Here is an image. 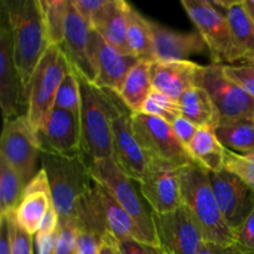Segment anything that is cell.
<instances>
[{
    "label": "cell",
    "instance_id": "7402d4cb",
    "mask_svg": "<svg viewBox=\"0 0 254 254\" xmlns=\"http://www.w3.org/2000/svg\"><path fill=\"white\" fill-rule=\"evenodd\" d=\"M216 7H220L221 11L226 15L232 30L235 44L240 51L242 62L254 64V20L248 12L245 5V0L235 1H223L216 0L212 1Z\"/></svg>",
    "mask_w": 254,
    "mask_h": 254
},
{
    "label": "cell",
    "instance_id": "d590c367",
    "mask_svg": "<svg viewBox=\"0 0 254 254\" xmlns=\"http://www.w3.org/2000/svg\"><path fill=\"white\" fill-rule=\"evenodd\" d=\"M6 215L9 217L10 233H11V253L34 254L35 238L17 225L16 218H15V211L6 213Z\"/></svg>",
    "mask_w": 254,
    "mask_h": 254
},
{
    "label": "cell",
    "instance_id": "4fadbf2b",
    "mask_svg": "<svg viewBox=\"0 0 254 254\" xmlns=\"http://www.w3.org/2000/svg\"><path fill=\"white\" fill-rule=\"evenodd\" d=\"M180 170L181 168L170 163L150 159L139 188L151 212L168 213L181 207Z\"/></svg>",
    "mask_w": 254,
    "mask_h": 254
},
{
    "label": "cell",
    "instance_id": "5bb4252c",
    "mask_svg": "<svg viewBox=\"0 0 254 254\" xmlns=\"http://www.w3.org/2000/svg\"><path fill=\"white\" fill-rule=\"evenodd\" d=\"M113 150L112 160L131 180L139 183L148 171L150 159L134 134L131 112L124 104L113 118Z\"/></svg>",
    "mask_w": 254,
    "mask_h": 254
},
{
    "label": "cell",
    "instance_id": "d6a6232c",
    "mask_svg": "<svg viewBox=\"0 0 254 254\" xmlns=\"http://www.w3.org/2000/svg\"><path fill=\"white\" fill-rule=\"evenodd\" d=\"M225 169L242 179L254 190V153L237 154L226 149Z\"/></svg>",
    "mask_w": 254,
    "mask_h": 254
},
{
    "label": "cell",
    "instance_id": "603a6c76",
    "mask_svg": "<svg viewBox=\"0 0 254 254\" xmlns=\"http://www.w3.org/2000/svg\"><path fill=\"white\" fill-rule=\"evenodd\" d=\"M128 6L129 2L124 0H108L106 9L92 30L98 32L114 49L126 55H131L127 44Z\"/></svg>",
    "mask_w": 254,
    "mask_h": 254
},
{
    "label": "cell",
    "instance_id": "8d00e7d4",
    "mask_svg": "<svg viewBox=\"0 0 254 254\" xmlns=\"http://www.w3.org/2000/svg\"><path fill=\"white\" fill-rule=\"evenodd\" d=\"M72 4L92 29L106 9L108 0H72Z\"/></svg>",
    "mask_w": 254,
    "mask_h": 254
},
{
    "label": "cell",
    "instance_id": "44dd1931",
    "mask_svg": "<svg viewBox=\"0 0 254 254\" xmlns=\"http://www.w3.org/2000/svg\"><path fill=\"white\" fill-rule=\"evenodd\" d=\"M54 206L51 189L44 169L26 185L21 200L15 210L16 222L30 235H36L47 211Z\"/></svg>",
    "mask_w": 254,
    "mask_h": 254
},
{
    "label": "cell",
    "instance_id": "ba28073f",
    "mask_svg": "<svg viewBox=\"0 0 254 254\" xmlns=\"http://www.w3.org/2000/svg\"><path fill=\"white\" fill-rule=\"evenodd\" d=\"M131 126L149 159L170 163L178 168L192 164L186 146L178 139L170 123L145 113H131Z\"/></svg>",
    "mask_w": 254,
    "mask_h": 254
},
{
    "label": "cell",
    "instance_id": "ee69618b",
    "mask_svg": "<svg viewBox=\"0 0 254 254\" xmlns=\"http://www.w3.org/2000/svg\"><path fill=\"white\" fill-rule=\"evenodd\" d=\"M0 254H12L11 233L7 215H0Z\"/></svg>",
    "mask_w": 254,
    "mask_h": 254
},
{
    "label": "cell",
    "instance_id": "8fae6325",
    "mask_svg": "<svg viewBox=\"0 0 254 254\" xmlns=\"http://www.w3.org/2000/svg\"><path fill=\"white\" fill-rule=\"evenodd\" d=\"M158 246L165 254H197L205 242L188 211L181 206L168 213L151 212Z\"/></svg>",
    "mask_w": 254,
    "mask_h": 254
},
{
    "label": "cell",
    "instance_id": "4316f807",
    "mask_svg": "<svg viewBox=\"0 0 254 254\" xmlns=\"http://www.w3.org/2000/svg\"><path fill=\"white\" fill-rule=\"evenodd\" d=\"M127 44L133 56L140 60L154 61L153 31H151L150 20L144 17L130 4L128 6Z\"/></svg>",
    "mask_w": 254,
    "mask_h": 254
},
{
    "label": "cell",
    "instance_id": "9c48e42d",
    "mask_svg": "<svg viewBox=\"0 0 254 254\" xmlns=\"http://www.w3.org/2000/svg\"><path fill=\"white\" fill-rule=\"evenodd\" d=\"M40 153V140L26 116L4 122L0 139V158L21 176L25 185L37 174L36 165Z\"/></svg>",
    "mask_w": 254,
    "mask_h": 254
},
{
    "label": "cell",
    "instance_id": "e0dca14e",
    "mask_svg": "<svg viewBox=\"0 0 254 254\" xmlns=\"http://www.w3.org/2000/svg\"><path fill=\"white\" fill-rule=\"evenodd\" d=\"M91 54L96 68V86L118 93L127 74L140 59L126 55L109 45L98 32L92 30Z\"/></svg>",
    "mask_w": 254,
    "mask_h": 254
},
{
    "label": "cell",
    "instance_id": "7a4b0ae2",
    "mask_svg": "<svg viewBox=\"0 0 254 254\" xmlns=\"http://www.w3.org/2000/svg\"><path fill=\"white\" fill-rule=\"evenodd\" d=\"M1 10L11 31L15 64L26 97L32 73L50 47L40 0H4Z\"/></svg>",
    "mask_w": 254,
    "mask_h": 254
},
{
    "label": "cell",
    "instance_id": "836d02e7",
    "mask_svg": "<svg viewBox=\"0 0 254 254\" xmlns=\"http://www.w3.org/2000/svg\"><path fill=\"white\" fill-rule=\"evenodd\" d=\"M79 226L76 218H59L56 232V254H73Z\"/></svg>",
    "mask_w": 254,
    "mask_h": 254
},
{
    "label": "cell",
    "instance_id": "f35d334b",
    "mask_svg": "<svg viewBox=\"0 0 254 254\" xmlns=\"http://www.w3.org/2000/svg\"><path fill=\"white\" fill-rule=\"evenodd\" d=\"M102 241L103 236H99L84 228H79L73 254H98Z\"/></svg>",
    "mask_w": 254,
    "mask_h": 254
},
{
    "label": "cell",
    "instance_id": "f546056e",
    "mask_svg": "<svg viewBox=\"0 0 254 254\" xmlns=\"http://www.w3.org/2000/svg\"><path fill=\"white\" fill-rule=\"evenodd\" d=\"M25 188L21 176L0 158V215L16 210Z\"/></svg>",
    "mask_w": 254,
    "mask_h": 254
},
{
    "label": "cell",
    "instance_id": "6da1fadb",
    "mask_svg": "<svg viewBox=\"0 0 254 254\" xmlns=\"http://www.w3.org/2000/svg\"><path fill=\"white\" fill-rule=\"evenodd\" d=\"M79 79L82 153L88 163L113 159V118L123 104L114 92Z\"/></svg>",
    "mask_w": 254,
    "mask_h": 254
},
{
    "label": "cell",
    "instance_id": "7bdbcfd3",
    "mask_svg": "<svg viewBox=\"0 0 254 254\" xmlns=\"http://www.w3.org/2000/svg\"><path fill=\"white\" fill-rule=\"evenodd\" d=\"M197 254H251L238 248L237 246H221L211 242H203Z\"/></svg>",
    "mask_w": 254,
    "mask_h": 254
},
{
    "label": "cell",
    "instance_id": "7c38bea8",
    "mask_svg": "<svg viewBox=\"0 0 254 254\" xmlns=\"http://www.w3.org/2000/svg\"><path fill=\"white\" fill-rule=\"evenodd\" d=\"M225 222L235 232L254 210V190L231 171L208 173Z\"/></svg>",
    "mask_w": 254,
    "mask_h": 254
},
{
    "label": "cell",
    "instance_id": "52a82bcc",
    "mask_svg": "<svg viewBox=\"0 0 254 254\" xmlns=\"http://www.w3.org/2000/svg\"><path fill=\"white\" fill-rule=\"evenodd\" d=\"M89 169L93 180L104 186L113 195L117 202L135 221L146 243L158 246L151 212H148L139 198V195L131 184V179L126 175L112 159L92 161L89 163Z\"/></svg>",
    "mask_w": 254,
    "mask_h": 254
},
{
    "label": "cell",
    "instance_id": "2e32d148",
    "mask_svg": "<svg viewBox=\"0 0 254 254\" xmlns=\"http://www.w3.org/2000/svg\"><path fill=\"white\" fill-rule=\"evenodd\" d=\"M91 34V26L79 15L74 5L72 4V0H69L64 27V40L61 47L72 71L78 77L94 84L97 73L92 61Z\"/></svg>",
    "mask_w": 254,
    "mask_h": 254
},
{
    "label": "cell",
    "instance_id": "ac0fdd59",
    "mask_svg": "<svg viewBox=\"0 0 254 254\" xmlns=\"http://www.w3.org/2000/svg\"><path fill=\"white\" fill-rule=\"evenodd\" d=\"M41 151L73 156L82 153L79 121L71 113L54 108L37 131Z\"/></svg>",
    "mask_w": 254,
    "mask_h": 254
},
{
    "label": "cell",
    "instance_id": "74e56055",
    "mask_svg": "<svg viewBox=\"0 0 254 254\" xmlns=\"http://www.w3.org/2000/svg\"><path fill=\"white\" fill-rule=\"evenodd\" d=\"M235 245L245 252L254 254V210L235 231Z\"/></svg>",
    "mask_w": 254,
    "mask_h": 254
},
{
    "label": "cell",
    "instance_id": "30bf717a",
    "mask_svg": "<svg viewBox=\"0 0 254 254\" xmlns=\"http://www.w3.org/2000/svg\"><path fill=\"white\" fill-rule=\"evenodd\" d=\"M200 87L212 99L221 122L254 119V97L225 76L221 64L203 66Z\"/></svg>",
    "mask_w": 254,
    "mask_h": 254
},
{
    "label": "cell",
    "instance_id": "8992f818",
    "mask_svg": "<svg viewBox=\"0 0 254 254\" xmlns=\"http://www.w3.org/2000/svg\"><path fill=\"white\" fill-rule=\"evenodd\" d=\"M181 5L205 41L213 64L242 62L227 17L212 1L183 0Z\"/></svg>",
    "mask_w": 254,
    "mask_h": 254
},
{
    "label": "cell",
    "instance_id": "f6af8a7d",
    "mask_svg": "<svg viewBox=\"0 0 254 254\" xmlns=\"http://www.w3.org/2000/svg\"><path fill=\"white\" fill-rule=\"evenodd\" d=\"M98 254H122L118 247V241L109 233L103 236L101 248H99Z\"/></svg>",
    "mask_w": 254,
    "mask_h": 254
},
{
    "label": "cell",
    "instance_id": "d4e9b609",
    "mask_svg": "<svg viewBox=\"0 0 254 254\" xmlns=\"http://www.w3.org/2000/svg\"><path fill=\"white\" fill-rule=\"evenodd\" d=\"M196 165L207 173H218L225 169L226 148L215 134V128L200 127L188 148Z\"/></svg>",
    "mask_w": 254,
    "mask_h": 254
},
{
    "label": "cell",
    "instance_id": "ab89813d",
    "mask_svg": "<svg viewBox=\"0 0 254 254\" xmlns=\"http://www.w3.org/2000/svg\"><path fill=\"white\" fill-rule=\"evenodd\" d=\"M118 247L122 254H165L159 246L134 240L118 241Z\"/></svg>",
    "mask_w": 254,
    "mask_h": 254
},
{
    "label": "cell",
    "instance_id": "83f0119b",
    "mask_svg": "<svg viewBox=\"0 0 254 254\" xmlns=\"http://www.w3.org/2000/svg\"><path fill=\"white\" fill-rule=\"evenodd\" d=\"M220 143L237 154L254 153V119L221 122L215 128Z\"/></svg>",
    "mask_w": 254,
    "mask_h": 254
},
{
    "label": "cell",
    "instance_id": "d6986e66",
    "mask_svg": "<svg viewBox=\"0 0 254 254\" xmlns=\"http://www.w3.org/2000/svg\"><path fill=\"white\" fill-rule=\"evenodd\" d=\"M202 64L190 61H153L151 83L153 89L179 101L193 87H200Z\"/></svg>",
    "mask_w": 254,
    "mask_h": 254
},
{
    "label": "cell",
    "instance_id": "4dcf8cb0",
    "mask_svg": "<svg viewBox=\"0 0 254 254\" xmlns=\"http://www.w3.org/2000/svg\"><path fill=\"white\" fill-rule=\"evenodd\" d=\"M54 108L71 112L79 121L81 113V88H79L78 76L69 68L68 73L62 81L55 98Z\"/></svg>",
    "mask_w": 254,
    "mask_h": 254
},
{
    "label": "cell",
    "instance_id": "ffe728a7",
    "mask_svg": "<svg viewBox=\"0 0 254 254\" xmlns=\"http://www.w3.org/2000/svg\"><path fill=\"white\" fill-rule=\"evenodd\" d=\"M154 61H188L189 57L208 51L197 31L178 32L150 20Z\"/></svg>",
    "mask_w": 254,
    "mask_h": 254
},
{
    "label": "cell",
    "instance_id": "9a60e30c",
    "mask_svg": "<svg viewBox=\"0 0 254 254\" xmlns=\"http://www.w3.org/2000/svg\"><path fill=\"white\" fill-rule=\"evenodd\" d=\"M26 102L14 57V42L5 12L0 25V107L4 122L16 118L19 107Z\"/></svg>",
    "mask_w": 254,
    "mask_h": 254
},
{
    "label": "cell",
    "instance_id": "e575fe53",
    "mask_svg": "<svg viewBox=\"0 0 254 254\" xmlns=\"http://www.w3.org/2000/svg\"><path fill=\"white\" fill-rule=\"evenodd\" d=\"M227 78L242 87L246 92L254 97V64H221Z\"/></svg>",
    "mask_w": 254,
    "mask_h": 254
},
{
    "label": "cell",
    "instance_id": "bcb514c9",
    "mask_svg": "<svg viewBox=\"0 0 254 254\" xmlns=\"http://www.w3.org/2000/svg\"><path fill=\"white\" fill-rule=\"evenodd\" d=\"M245 5H246V7H247L248 12H250V14L252 15V17H253V20H254V7L250 6V5H247V2H246V0H245Z\"/></svg>",
    "mask_w": 254,
    "mask_h": 254
},
{
    "label": "cell",
    "instance_id": "cb8c5ba5",
    "mask_svg": "<svg viewBox=\"0 0 254 254\" xmlns=\"http://www.w3.org/2000/svg\"><path fill=\"white\" fill-rule=\"evenodd\" d=\"M151 64L153 61L150 60H139L127 74L121 89L117 93L131 113H140L146 99L153 92Z\"/></svg>",
    "mask_w": 254,
    "mask_h": 254
},
{
    "label": "cell",
    "instance_id": "7dc6e473",
    "mask_svg": "<svg viewBox=\"0 0 254 254\" xmlns=\"http://www.w3.org/2000/svg\"><path fill=\"white\" fill-rule=\"evenodd\" d=\"M246 2H247V5H250V6L254 7V0H246Z\"/></svg>",
    "mask_w": 254,
    "mask_h": 254
},
{
    "label": "cell",
    "instance_id": "f1b7e54d",
    "mask_svg": "<svg viewBox=\"0 0 254 254\" xmlns=\"http://www.w3.org/2000/svg\"><path fill=\"white\" fill-rule=\"evenodd\" d=\"M45 31L50 46H62L69 0H40Z\"/></svg>",
    "mask_w": 254,
    "mask_h": 254
},
{
    "label": "cell",
    "instance_id": "277c9868",
    "mask_svg": "<svg viewBox=\"0 0 254 254\" xmlns=\"http://www.w3.org/2000/svg\"><path fill=\"white\" fill-rule=\"evenodd\" d=\"M41 169L46 173L52 203L60 218H76L82 201L92 192L94 180L83 154L73 156L41 151Z\"/></svg>",
    "mask_w": 254,
    "mask_h": 254
},
{
    "label": "cell",
    "instance_id": "60d3db41",
    "mask_svg": "<svg viewBox=\"0 0 254 254\" xmlns=\"http://www.w3.org/2000/svg\"><path fill=\"white\" fill-rule=\"evenodd\" d=\"M174 129V133L176 134L179 140L183 143L184 146L189 148L190 143L192 141L193 136H195L196 131H197L198 127L195 126L192 122H190L189 119L184 118V117H179L173 124H171Z\"/></svg>",
    "mask_w": 254,
    "mask_h": 254
},
{
    "label": "cell",
    "instance_id": "1f68e13d",
    "mask_svg": "<svg viewBox=\"0 0 254 254\" xmlns=\"http://www.w3.org/2000/svg\"><path fill=\"white\" fill-rule=\"evenodd\" d=\"M141 113L158 117L170 124H173L179 117H181L179 101H175L155 89H153L150 96L146 99Z\"/></svg>",
    "mask_w": 254,
    "mask_h": 254
},
{
    "label": "cell",
    "instance_id": "484cf974",
    "mask_svg": "<svg viewBox=\"0 0 254 254\" xmlns=\"http://www.w3.org/2000/svg\"><path fill=\"white\" fill-rule=\"evenodd\" d=\"M181 117L192 122L195 126L216 128L220 123L217 109L212 99L202 87H193L186 91L179 99Z\"/></svg>",
    "mask_w": 254,
    "mask_h": 254
},
{
    "label": "cell",
    "instance_id": "5b68a950",
    "mask_svg": "<svg viewBox=\"0 0 254 254\" xmlns=\"http://www.w3.org/2000/svg\"><path fill=\"white\" fill-rule=\"evenodd\" d=\"M69 68L61 46H50L35 68L26 91L25 116L36 134L54 109L56 93Z\"/></svg>",
    "mask_w": 254,
    "mask_h": 254
},
{
    "label": "cell",
    "instance_id": "3957f363",
    "mask_svg": "<svg viewBox=\"0 0 254 254\" xmlns=\"http://www.w3.org/2000/svg\"><path fill=\"white\" fill-rule=\"evenodd\" d=\"M181 206L196 223L206 242L235 246V232L225 222L208 173L195 163L180 170Z\"/></svg>",
    "mask_w": 254,
    "mask_h": 254
},
{
    "label": "cell",
    "instance_id": "b9f144b4",
    "mask_svg": "<svg viewBox=\"0 0 254 254\" xmlns=\"http://www.w3.org/2000/svg\"><path fill=\"white\" fill-rule=\"evenodd\" d=\"M56 232H37L35 235L36 254H56Z\"/></svg>",
    "mask_w": 254,
    "mask_h": 254
}]
</instances>
